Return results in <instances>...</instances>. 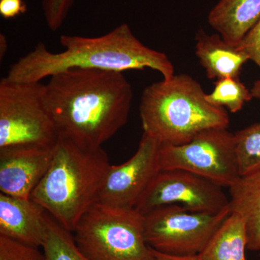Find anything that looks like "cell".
Listing matches in <instances>:
<instances>
[{"mask_svg":"<svg viewBox=\"0 0 260 260\" xmlns=\"http://www.w3.org/2000/svg\"><path fill=\"white\" fill-rule=\"evenodd\" d=\"M133 91L121 72L73 68L44 86V103L59 137L100 148L128 120Z\"/></svg>","mask_w":260,"mask_h":260,"instance_id":"1","label":"cell"},{"mask_svg":"<svg viewBox=\"0 0 260 260\" xmlns=\"http://www.w3.org/2000/svg\"><path fill=\"white\" fill-rule=\"evenodd\" d=\"M64 50L49 51L43 43L10 67L4 79L10 82L37 83L44 78L73 68L122 72L146 68L158 72L164 79L174 75V67L167 54L140 42L127 24L102 37L63 35Z\"/></svg>","mask_w":260,"mask_h":260,"instance_id":"2","label":"cell"},{"mask_svg":"<svg viewBox=\"0 0 260 260\" xmlns=\"http://www.w3.org/2000/svg\"><path fill=\"white\" fill-rule=\"evenodd\" d=\"M109 167L102 147L88 148L59 137L50 167L30 199L73 233L80 219L99 201Z\"/></svg>","mask_w":260,"mask_h":260,"instance_id":"3","label":"cell"},{"mask_svg":"<svg viewBox=\"0 0 260 260\" xmlns=\"http://www.w3.org/2000/svg\"><path fill=\"white\" fill-rule=\"evenodd\" d=\"M140 114L143 133L173 145L186 144L201 132L230 124L227 111L210 104L201 85L186 74L147 86Z\"/></svg>","mask_w":260,"mask_h":260,"instance_id":"4","label":"cell"},{"mask_svg":"<svg viewBox=\"0 0 260 260\" xmlns=\"http://www.w3.org/2000/svg\"><path fill=\"white\" fill-rule=\"evenodd\" d=\"M73 234L90 260H155L145 239L144 215L135 208L96 203Z\"/></svg>","mask_w":260,"mask_h":260,"instance_id":"5","label":"cell"},{"mask_svg":"<svg viewBox=\"0 0 260 260\" xmlns=\"http://www.w3.org/2000/svg\"><path fill=\"white\" fill-rule=\"evenodd\" d=\"M37 83L0 81V150L20 146L54 148L59 139Z\"/></svg>","mask_w":260,"mask_h":260,"instance_id":"6","label":"cell"},{"mask_svg":"<svg viewBox=\"0 0 260 260\" xmlns=\"http://www.w3.org/2000/svg\"><path fill=\"white\" fill-rule=\"evenodd\" d=\"M160 164L161 170L186 171L229 189L241 177L235 136L227 128L205 130L184 145L161 143Z\"/></svg>","mask_w":260,"mask_h":260,"instance_id":"7","label":"cell"},{"mask_svg":"<svg viewBox=\"0 0 260 260\" xmlns=\"http://www.w3.org/2000/svg\"><path fill=\"white\" fill-rule=\"evenodd\" d=\"M197 213L179 205L159 207L144 215L145 237L154 250L168 255H198L230 215Z\"/></svg>","mask_w":260,"mask_h":260,"instance_id":"8","label":"cell"},{"mask_svg":"<svg viewBox=\"0 0 260 260\" xmlns=\"http://www.w3.org/2000/svg\"><path fill=\"white\" fill-rule=\"evenodd\" d=\"M179 205L197 213H218L229 208L222 186L186 171L161 170L135 208L145 215L159 207Z\"/></svg>","mask_w":260,"mask_h":260,"instance_id":"9","label":"cell"},{"mask_svg":"<svg viewBox=\"0 0 260 260\" xmlns=\"http://www.w3.org/2000/svg\"><path fill=\"white\" fill-rule=\"evenodd\" d=\"M161 143L143 133L136 153L124 164L108 169L98 203L135 208L150 183L161 171Z\"/></svg>","mask_w":260,"mask_h":260,"instance_id":"10","label":"cell"},{"mask_svg":"<svg viewBox=\"0 0 260 260\" xmlns=\"http://www.w3.org/2000/svg\"><path fill=\"white\" fill-rule=\"evenodd\" d=\"M54 148L20 146L0 150V191L30 199L50 167Z\"/></svg>","mask_w":260,"mask_h":260,"instance_id":"11","label":"cell"},{"mask_svg":"<svg viewBox=\"0 0 260 260\" xmlns=\"http://www.w3.org/2000/svg\"><path fill=\"white\" fill-rule=\"evenodd\" d=\"M46 211L30 199L0 193V236L42 247Z\"/></svg>","mask_w":260,"mask_h":260,"instance_id":"12","label":"cell"},{"mask_svg":"<svg viewBox=\"0 0 260 260\" xmlns=\"http://www.w3.org/2000/svg\"><path fill=\"white\" fill-rule=\"evenodd\" d=\"M195 41V54L210 80L239 78L243 66L249 60L244 51L219 34L210 35L200 28Z\"/></svg>","mask_w":260,"mask_h":260,"instance_id":"13","label":"cell"},{"mask_svg":"<svg viewBox=\"0 0 260 260\" xmlns=\"http://www.w3.org/2000/svg\"><path fill=\"white\" fill-rule=\"evenodd\" d=\"M260 19V0H219L208 23L232 45L238 46Z\"/></svg>","mask_w":260,"mask_h":260,"instance_id":"14","label":"cell"},{"mask_svg":"<svg viewBox=\"0 0 260 260\" xmlns=\"http://www.w3.org/2000/svg\"><path fill=\"white\" fill-rule=\"evenodd\" d=\"M229 208L242 217L247 234V249L260 251V169L240 177L229 188Z\"/></svg>","mask_w":260,"mask_h":260,"instance_id":"15","label":"cell"},{"mask_svg":"<svg viewBox=\"0 0 260 260\" xmlns=\"http://www.w3.org/2000/svg\"><path fill=\"white\" fill-rule=\"evenodd\" d=\"M247 242L244 220L231 213L198 255L201 260H246Z\"/></svg>","mask_w":260,"mask_h":260,"instance_id":"16","label":"cell"},{"mask_svg":"<svg viewBox=\"0 0 260 260\" xmlns=\"http://www.w3.org/2000/svg\"><path fill=\"white\" fill-rule=\"evenodd\" d=\"M45 235L42 244L46 260H90L80 250L73 233L45 215Z\"/></svg>","mask_w":260,"mask_h":260,"instance_id":"17","label":"cell"},{"mask_svg":"<svg viewBox=\"0 0 260 260\" xmlns=\"http://www.w3.org/2000/svg\"><path fill=\"white\" fill-rule=\"evenodd\" d=\"M253 99L251 90L239 78H225L215 82L213 92L206 94V99L215 107L232 113L242 110L246 103Z\"/></svg>","mask_w":260,"mask_h":260,"instance_id":"18","label":"cell"},{"mask_svg":"<svg viewBox=\"0 0 260 260\" xmlns=\"http://www.w3.org/2000/svg\"><path fill=\"white\" fill-rule=\"evenodd\" d=\"M241 177L260 169V122L234 134Z\"/></svg>","mask_w":260,"mask_h":260,"instance_id":"19","label":"cell"},{"mask_svg":"<svg viewBox=\"0 0 260 260\" xmlns=\"http://www.w3.org/2000/svg\"><path fill=\"white\" fill-rule=\"evenodd\" d=\"M0 260H46L39 247L0 236Z\"/></svg>","mask_w":260,"mask_h":260,"instance_id":"20","label":"cell"},{"mask_svg":"<svg viewBox=\"0 0 260 260\" xmlns=\"http://www.w3.org/2000/svg\"><path fill=\"white\" fill-rule=\"evenodd\" d=\"M73 0H43V9L48 26L56 31L64 22Z\"/></svg>","mask_w":260,"mask_h":260,"instance_id":"21","label":"cell"},{"mask_svg":"<svg viewBox=\"0 0 260 260\" xmlns=\"http://www.w3.org/2000/svg\"><path fill=\"white\" fill-rule=\"evenodd\" d=\"M237 47L260 69V19Z\"/></svg>","mask_w":260,"mask_h":260,"instance_id":"22","label":"cell"},{"mask_svg":"<svg viewBox=\"0 0 260 260\" xmlns=\"http://www.w3.org/2000/svg\"><path fill=\"white\" fill-rule=\"evenodd\" d=\"M26 11L23 0H0V15L5 19L16 18Z\"/></svg>","mask_w":260,"mask_h":260,"instance_id":"23","label":"cell"},{"mask_svg":"<svg viewBox=\"0 0 260 260\" xmlns=\"http://www.w3.org/2000/svg\"><path fill=\"white\" fill-rule=\"evenodd\" d=\"M155 260H201L199 255L178 256L168 255L155 250Z\"/></svg>","mask_w":260,"mask_h":260,"instance_id":"24","label":"cell"},{"mask_svg":"<svg viewBox=\"0 0 260 260\" xmlns=\"http://www.w3.org/2000/svg\"><path fill=\"white\" fill-rule=\"evenodd\" d=\"M251 95L253 98L260 100V80H256L253 85L252 88L251 90Z\"/></svg>","mask_w":260,"mask_h":260,"instance_id":"25","label":"cell"}]
</instances>
